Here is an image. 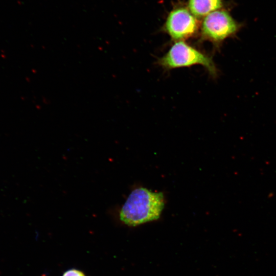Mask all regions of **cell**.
Segmentation results:
<instances>
[{"instance_id":"277c9868","label":"cell","mask_w":276,"mask_h":276,"mask_svg":"<svg viewBox=\"0 0 276 276\" xmlns=\"http://www.w3.org/2000/svg\"><path fill=\"white\" fill-rule=\"evenodd\" d=\"M200 23L188 8L178 7L168 15L164 30L175 41H185L194 36L200 29Z\"/></svg>"},{"instance_id":"7a4b0ae2","label":"cell","mask_w":276,"mask_h":276,"mask_svg":"<svg viewBox=\"0 0 276 276\" xmlns=\"http://www.w3.org/2000/svg\"><path fill=\"white\" fill-rule=\"evenodd\" d=\"M157 64L166 70L199 65L215 77L218 70L212 57L185 41H175L168 51L157 60Z\"/></svg>"},{"instance_id":"6da1fadb","label":"cell","mask_w":276,"mask_h":276,"mask_svg":"<svg viewBox=\"0 0 276 276\" xmlns=\"http://www.w3.org/2000/svg\"><path fill=\"white\" fill-rule=\"evenodd\" d=\"M164 204L162 192L140 187L129 194L120 212V218L129 226L139 225L158 219Z\"/></svg>"},{"instance_id":"8992f818","label":"cell","mask_w":276,"mask_h":276,"mask_svg":"<svg viewBox=\"0 0 276 276\" xmlns=\"http://www.w3.org/2000/svg\"><path fill=\"white\" fill-rule=\"evenodd\" d=\"M62 276H85V275L79 270L71 269L66 271Z\"/></svg>"},{"instance_id":"3957f363","label":"cell","mask_w":276,"mask_h":276,"mask_svg":"<svg viewBox=\"0 0 276 276\" xmlns=\"http://www.w3.org/2000/svg\"><path fill=\"white\" fill-rule=\"evenodd\" d=\"M243 26L225 10L219 9L205 16L200 24L201 41H208L218 48L226 39L235 37Z\"/></svg>"},{"instance_id":"5b68a950","label":"cell","mask_w":276,"mask_h":276,"mask_svg":"<svg viewBox=\"0 0 276 276\" xmlns=\"http://www.w3.org/2000/svg\"><path fill=\"white\" fill-rule=\"evenodd\" d=\"M223 0H188V9L196 18L204 17L215 11L221 9Z\"/></svg>"}]
</instances>
